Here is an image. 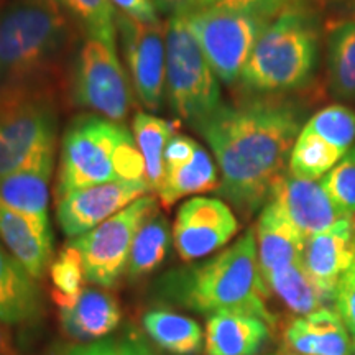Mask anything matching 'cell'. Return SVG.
Instances as JSON below:
<instances>
[{
    "label": "cell",
    "mask_w": 355,
    "mask_h": 355,
    "mask_svg": "<svg viewBox=\"0 0 355 355\" xmlns=\"http://www.w3.org/2000/svg\"><path fill=\"white\" fill-rule=\"evenodd\" d=\"M304 114L283 101L222 104L196 130L211 146L220 170L219 194L243 216L265 206L290 162Z\"/></svg>",
    "instance_id": "obj_1"
},
{
    "label": "cell",
    "mask_w": 355,
    "mask_h": 355,
    "mask_svg": "<svg viewBox=\"0 0 355 355\" xmlns=\"http://www.w3.org/2000/svg\"><path fill=\"white\" fill-rule=\"evenodd\" d=\"M73 28L55 0H12L0 12V105L48 97Z\"/></svg>",
    "instance_id": "obj_2"
},
{
    "label": "cell",
    "mask_w": 355,
    "mask_h": 355,
    "mask_svg": "<svg viewBox=\"0 0 355 355\" xmlns=\"http://www.w3.org/2000/svg\"><path fill=\"white\" fill-rule=\"evenodd\" d=\"M159 290L168 300L201 314L243 313L275 326L252 229L212 259L168 273Z\"/></svg>",
    "instance_id": "obj_3"
},
{
    "label": "cell",
    "mask_w": 355,
    "mask_h": 355,
    "mask_svg": "<svg viewBox=\"0 0 355 355\" xmlns=\"http://www.w3.org/2000/svg\"><path fill=\"white\" fill-rule=\"evenodd\" d=\"M132 180H146V170L123 123L94 114L79 115L69 123L61 144L56 201L73 191Z\"/></svg>",
    "instance_id": "obj_4"
},
{
    "label": "cell",
    "mask_w": 355,
    "mask_h": 355,
    "mask_svg": "<svg viewBox=\"0 0 355 355\" xmlns=\"http://www.w3.org/2000/svg\"><path fill=\"white\" fill-rule=\"evenodd\" d=\"M318 60L316 17L296 6L266 25L243 68L241 84L259 96L298 91L311 81Z\"/></svg>",
    "instance_id": "obj_5"
},
{
    "label": "cell",
    "mask_w": 355,
    "mask_h": 355,
    "mask_svg": "<svg viewBox=\"0 0 355 355\" xmlns=\"http://www.w3.org/2000/svg\"><path fill=\"white\" fill-rule=\"evenodd\" d=\"M166 94L181 121L194 128L220 107V89L214 71L191 32L184 13L165 25Z\"/></svg>",
    "instance_id": "obj_6"
},
{
    "label": "cell",
    "mask_w": 355,
    "mask_h": 355,
    "mask_svg": "<svg viewBox=\"0 0 355 355\" xmlns=\"http://www.w3.org/2000/svg\"><path fill=\"white\" fill-rule=\"evenodd\" d=\"M184 15L216 78L224 84L241 81L248 58L270 20L222 8H202Z\"/></svg>",
    "instance_id": "obj_7"
},
{
    "label": "cell",
    "mask_w": 355,
    "mask_h": 355,
    "mask_svg": "<svg viewBox=\"0 0 355 355\" xmlns=\"http://www.w3.org/2000/svg\"><path fill=\"white\" fill-rule=\"evenodd\" d=\"M58 122L48 97L0 105V180L55 162Z\"/></svg>",
    "instance_id": "obj_8"
},
{
    "label": "cell",
    "mask_w": 355,
    "mask_h": 355,
    "mask_svg": "<svg viewBox=\"0 0 355 355\" xmlns=\"http://www.w3.org/2000/svg\"><path fill=\"white\" fill-rule=\"evenodd\" d=\"M157 211V199L146 194L96 229L71 241L81 254L89 283L110 288L121 279L127 272L133 239L140 225Z\"/></svg>",
    "instance_id": "obj_9"
},
{
    "label": "cell",
    "mask_w": 355,
    "mask_h": 355,
    "mask_svg": "<svg viewBox=\"0 0 355 355\" xmlns=\"http://www.w3.org/2000/svg\"><path fill=\"white\" fill-rule=\"evenodd\" d=\"M73 99L81 107L110 121H125L132 91L114 44L86 38L74 64Z\"/></svg>",
    "instance_id": "obj_10"
},
{
    "label": "cell",
    "mask_w": 355,
    "mask_h": 355,
    "mask_svg": "<svg viewBox=\"0 0 355 355\" xmlns=\"http://www.w3.org/2000/svg\"><path fill=\"white\" fill-rule=\"evenodd\" d=\"M117 32L137 96L146 109L159 110L166 84L165 26L162 21L141 24L117 12Z\"/></svg>",
    "instance_id": "obj_11"
},
{
    "label": "cell",
    "mask_w": 355,
    "mask_h": 355,
    "mask_svg": "<svg viewBox=\"0 0 355 355\" xmlns=\"http://www.w3.org/2000/svg\"><path fill=\"white\" fill-rule=\"evenodd\" d=\"M237 230V217L224 201L193 198L178 211L173 242L181 259L194 261L227 245Z\"/></svg>",
    "instance_id": "obj_12"
},
{
    "label": "cell",
    "mask_w": 355,
    "mask_h": 355,
    "mask_svg": "<svg viewBox=\"0 0 355 355\" xmlns=\"http://www.w3.org/2000/svg\"><path fill=\"white\" fill-rule=\"evenodd\" d=\"M150 193L146 180L114 181L73 191L56 201L58 224L68 237L76 239Z\"/></svg>",
    "instance_id": "obj_13"
},
{
    "label": "cell",
    "mask_w": 355,
    "mask_h": 355,
    "mask_svg": "<svg viewBox=\"0 0 355 355\" xmlns=\"http://www.w3.org/2000/svg\"><path fill=\"white\" fill-rule=\"evenodd\" d=\"M268 199H275L282 206L306 239L321 234L339 220L350 217L332 202L321 181L296 178L290 171H285L278 178Z\"/></svg>",
    "instance_id": "obj_14"
},
{
    "label": "cell",
    "mask_w": 355,
    "mask_h": 355,
    "mask_svg": "<svg viewBox=\"0 0 355 355\" xmlns=\"http://www.w3.org/2000/svg\"><path fill=\"white\" fill-rule=\"evenodd\" d=\"M355 261V216L306 239L303 265L319 290L334 300L337 283Z\"/></svg>",
    "instance_id": "obj_15"
},
{
    "label": "cell",
    "mask_w": 355,
    "mask_h": 355,
    "mask_svg": "<svg viewBox=\"0 0 355 355\" xmlns=\"http://www.w3.org/2000/svg\"><path fill=\"white\" fill-rule=\"evenodd\" d=\"M255 239L263 277L303 260L306 237L275 199H268L260 212Z\"/></svg>",
    "instance_id": "obj_16"
},
{
    "label": "cell",
    "mask_w": 355,
    "mask_h": 355,
    "mask_svg": "<svg viewBox=\"0 0 355 355\" xmlns=\"http://www.w3.org/2000/svg\"><path fill=\"white\" fill-rule=\"evenodd\" d=\"M285 343L296 355H352V337L334 308H321L295 319Z\"/></svg>",
    "instance_id": "obj_17"
},
{
    "label": "cell",
    "mask_w": 355,
    "mask_h": 355,
    "mask_svg": "<svg viewBox=\"0 0 355 355\" xmlns=\"http://www.w3.org/2000/svg\"><path fill=\"white\" fill-rule=\"evenodd\" d=\"M0 242L35 279H42L51 266L53 235L28 217L0 207Z\"/></svg>",
    "instance_id": "obj_18"
},
{
    "label": "cell",
    "mask_w": 355,
    "mask_h": 355,
    "mask_svg": "<svg viewBox=\"0 0 355 355\" xmlns=\"http://www.w3.org/2000/svg\"><path fill=\"white\" fill-rule=\"evenodd\" d=\"M263 319L243 313H219L206 324V355H257L270 339Z\"/></svg>",
    "instance_id": "obj_19"
},
{
    "label": "cell",
    "mask_w": 355,
    "mask_h": 355,
    "mask_svg": "<svg viewBox=\"0 0 355 355\" xmlns=\"http://www.w3.org/2000/svg\"><path fill=\"white\" fill-rule=\"evenodd\" d=\"M42 314V295L35 278L0 242V322H32Z\"/></svg>",
    "instance_id": "obj_20"
},
{
    "label": "cell",
    "mask_w": 355,
    "mask_h": 355,
    "mask_svg": "<svg viewBox=\"0 0 355 355\" xmlns=\"http://www.w3.org/2000/svg\"><path fill=\"white\" fill-rule=\"evenodd\" d=\"M63 331L78 340H97L110 334L121 324L122 311L109 293L84 288L76 303L60 309Z\"/></svg>",
    "instance_id": "obj_21"
},
{
    "label": "cell",
    "mask_w": 355,
    "mask_h": 355,
    "mask_svg": "<svg viewBox=\"0 0 355 355\" xmlns=\"http://www.w3.org/2000/svg\"><path fill=\"white\" fill-rule=\"evenodd\" d=\"M55 162L28 168L0 180V207L17 212L50 227L48 184Z\"/></svg>",
    "instance_id": "obj_22"
},
{
    "label": "cell",
    "mask_w": 355,
    "mask_h": 355,
    "mask_svg": "<svg viewBox=\"0 0 355 355\" xmlns=\"http://www.w3.org/2000/svg\"><path fill=\"white\" fill-rule=\"evenodd\" d=\"M327 81L339 99L355 101V19H339L327 26Z\"/></svg>",
    "instance_id": "obj_23"
},
{
    "label": "cell",
    "mask_w": 355,
    "mask_h": 355,
    "mask_svg": "<svg viewBox=\"0 0 355 355\" xmlns=\"http://www.w3.org/2000/svg\"><path fill=\"white\" fill-rule=\"evenodd\" d=\"M219 184L220 180L214 162L209 153L199 145L196 153L188 163L165 168V176L157 189V194L163 206L170 207L176 201L191 194L219 189Z\"/></svg>",
    "instance_id": "obj_24"
},
{
    "label": "cell",
    "mask_w": 355,
    "mask_h": 355,
    "mask_svg": "<svg viewBox=\"0 0 355 355\" xmlns=\"http://www.w3.org/2000/svg\"><path fill=\"white\" fill-rule=\"evenodd\" d=\"M144 329L158 347L175 355H193L201 350L199 324L170 309H152L144 316Z\"/></svg>",
    "instance_id": "obj_25"
},
{
    "label": "cell",
    "mask_w": 355,
    "mask_h": 355,
    "mask_svg": "<svg viewBox=\"0 0 355 355\" xmlns=\"http://www.w3.org/2000/svg\"><path fill=\"white\" fill-rule=\"evenodd\" d=\"M263 278L268 290L273 291L293 313L300 316H308L314 311L326 308V303L329 301L311 279L303 260L273 270Z\"/></svg>",
    "instance_id": "obj_26"
},
{
    "label": "cell",
    "mask_w": 355,
    "mask_h": 355,
    "mask_svg": "<svg viewBox=\"0 0 355 355\" xmlns=\"http://www.w3.org/2000/svg\"><path fill=\"white\" fill-rule=\"evenodd\" d=\"M132 130L133 139L144 157L146 180L152 191L157 193L165 176L166 145L176 135V127L173 122L159 119L157 115L139 112L133 119Z\"/></svg>",
    "instance_id": "obj_27"
},
{
    "label": "cell",
    "mask_w": 355,
    "mask_h": 355,
    "mask_svg": "<svg viewBox=\"0 0 355 355\" xmlns=\"http://www.w3.org/2000/svg\"><path fill=\"white\" fill-rule=\"evenodd\" d=\"M171 230L166 217L159 212L152 216L140 225L133 239L130 257L127 263V275L130 278H141L150 275L163 263L170 250Z\"/></svg>",
    "instance_id": "obj_28"
},
{
    "label": "cell",
    "mask_w": 355,
    "mask_h": 355,
    "mask_svg": "<svg viewBox=\"0 0 355 355\" xmlns=\"http://www.w3.org/2000/svg\"><path fill=\"white\" fill-rule=\"evenodd\" d=\"M68 19L87 38L114 44L117 37V10L110 0H55Z\"/></svg>",
    "instance_id": "obj_29"
},
{
    "label": "cell",
    "mask_w": 355,
    "mask_h": 355,
    "mask_svg": "<svg viewBox=\"0 0 355 355\" xmlns=\"http://www.w3.org/2000/svg\"><path fill=\"white\" fill-rule=\"evenodd\" d=\"M345 153L332 146L313 133L301 130L298 140L293 146L290 162V173L303 180H321L334 168Z\"/></svg>",
    "instance_id": "obj_30"
},
{
    "label": "cell",
    "mask_w": 355,
    "mask_h": 355,
    "mask_svg": "<svg viewBox=\"0 0 355 355\" xmlns=\"http://www.w3.org/2000/svg\"><path fill=\"white\" fill-rule=\"evenodd\" d=\"M50 277L53 282V301L60 309H68L76 303L81 293L84 291V265L81 254L73 243H68L55 261H51Z\"/></svg>",
    "instance_id": "obj_31"
},
{
    "label": "cell",
    "mask_w": 355,
    "mask_h": 355,
    "mask_svg": "<svg viewBox=\"0 0 355 355\" xmlns=\"http://www.w3.org/2000/svg\"><path fill=\"white\" fill-rule=\"evenodd\" d=\"M303 130L347 153L355 144V110L344 104L327 105L304 123Z\"/></svg>",
    "instance_id": "obj_32"
},
{
    "label": "cell",
    "mask_w": 355,
    "mask_h": 355,
    "mask_svg": "<svg viewBox=\"0 0 355 355\" xmlns=\"http://www.w3.org/2000/svg\"><path fill=\"white\" fill-rule=\"evenodd\" d=\"M321 184L345 216H355V148H350L340 162L321 178Z\"/></svg>",
    "instance_id": "obj_33"
},
{
    "label": "cell",
    "mask_w": 355,
    "mask_h": 355,
    "mask_svg": "<svg viewBox=\"0 0 355 355\" xmlns=\"http://www.w3.org/2000/svg\"><path fill=\"white\" fill-rule=\"evenodd\" d=\"M296 6H303V2L301 0H198V6L194 10L222 8V10L252 13V15L272 21L283 12Z\"/></svg>",
    "instance_id": "obj_34"
},
{
    "label": "cell",
    "mask_w": 355,
    "mask_h": 355,
    "mask_svg": "<svg viewBox=\"0 0 355 355\" xmlns=\"http://www.w3.org/2000/svg\"><path fill=\"white\" fill-rule=\"evenodd\" d=\"M332 301H334V309L352 337V347H355V261L340 277Z\"/></svg>",
    "instance_id": "obj_35"
},
{
    "label": "cell",
    "mask_w": 355,
    "mask_h": 355,
    "mask_svg": "<svg viewBox=\"0 0 355 355\" xmlns=\"http://www.w3.org/2000/svg\"><path fill=\"white\" fill-rule=\"evenodd\" d=\"M119 13H123L128 19L141 21V24H157L158 10L153 0H110Z\"/></svg>",
    "instance_id": "obj_36"
},
{
    "label": "cell",
    "mask_w": 355,
    "mask_h": 355,
    "mask_svg": "<svg viewBox=\"0 0 355 355\" xmlns=\"http://www.w3.org/2000/svg\"><path fill=\"white\" fill-rule=\"evenodd\" d=\"M199 144L186 135H176L168 141L165 150V168L180 166L188 163L196 153Z\"/></svg>",
    "instance_id": "obj_37"
},
{
    "label": "cell",
    "mask_w": 355,
    "mask_h": 355,
    "mask_svg": "<svg viewBox=\"0 0 355 355\" xmlns=\"http://www.w3.org/2000/svg\"><path fill=\"white\" fill-rule=\"evenodd\" d=\"M114 355H155L144 339L135 336L123 337L121 343L114 344Z\"/></svg>",
    "instance_id": "obj_38"
},
{
    "label": "cell",
    "mask_w": 355,
    "mask_h": 355,
    "mask_svg": "<svg viewBox=\"0 0 355 355\" xmlns=\"http://www.w3.org/2000/svg\"><path fill=\"white\" fill-rule=\"evenodd\" d=\"M158 12L166 15H178V13H189L198 6V0H153Z\"/></svg>",
    "instance_id": "obj_39"
},
{
    "label": "cell",
    "mask_w": 355,
    "mask_h": 355,
    "mask_svg": "<svg viewBox=\"0 0 355 355\" xmlns=\"http://www.w3.org/2000/svg\"><path fill=\"white\" fill-rule=\"evenodd\" d=\"M69 355H114V343L102 340V343L83 345V347L71 350Z\"/></svg>",
    "instance_id": "obj_40"
},
{
    "label": "cell",
    "mask_w": 355,
    "mask_h": 355,
    "mask_svg": "<svg viewBox=\"0 0 355 355\" xmlns=\"http://www.w3.org/2000/svg\"><path fill=\"white\" fill-rule=\"evenodd\" d=\"M0 355H17L10 337H8L7 331L3 329L2 322H0Z\"/></svg>",
    "instance_id": "obj_41"
},
{
    "label": "cell",
    "mask_w": 355,
    "mask_h": 355,
    "mask_svg": "<svg viewBox=\"0 0 355 355\" xmlns=\"http://www.w3.org/2000/svg\"><path fill=\"white\" fill-rule=\"evenodd\" d=\"M347 6H349V12H350V15H352V19H355V0H354V2L347 3Z\"/></svg>",
    "instance_id": "obj_42"
},
{
    "label": "cell",
    "mask_w": 355,
    "mask_h": 355,
    "mask_svg": "<svg viewBox=\"0 0 355 355\" xmlns=\"http://www.w3.org/2000/svg\"><path fill=\"white\" fill-rule=\"evenodd\" d=\"M340 2H347V3H350V2H354V0H340Z\"/></svg>",
    "instance_id": "obj_43"
},
{
    "label": "cell",
    "mask_w": 355,
    "mask_h": 355,
    "mask_svg": "<svg viewBox=\"0 0 355 355\" xmlns=\"http://www.w3.org/2000/svg\"><path fill=\"white\" fill-rule=\"evenodd\" d=\"M352 355H355V347H352Z\"/></svg>",
    "instance_id": "obj_44"
},
{
    "label": "cell",
    "mask_w": 355,
    "mask_h": 355,
    "mask_svg": "<svg viewBox=\"0 0 355 355\" xmlns=\"http://www.w3.org/2000/svg\"><path fill=\"white\" fill-rule=\"evenodd\" d=\"M301 2H303V0H301Z\"/></svg>",
    "instance_id": "obj_45"
}]
</instances>
